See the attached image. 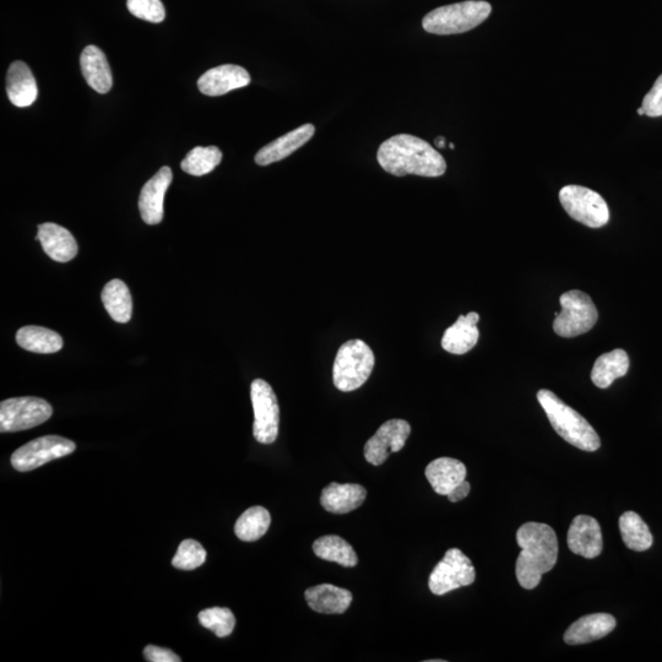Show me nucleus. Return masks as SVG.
<instances>
[{
    "label": "nucleus",
    "instance_id": "f8f14e48",
    "mask_svg": "<svg viewBox=\"0 0 662 662\" xmlns=\"http://www.w3.org/2000/svg\"><path fill=\"white\" fill-rule=\"evenodd\" d=\"M410 433L411 426L405 420H390L383 423L366 443V460L374 466L384 464L390 454L398 453L404 448Z\"/></svg>",
    "mask_w": 662,
    "mask_h": 662
},
{
    "label": "nucleus",
    "instance_id": "9b49d317",
    "mask_svg": "<svg viewBox=\"0 0 662 662\" xmlns=\"http://www.w3.org/2000/svg\"><path fill=\"white\" fill-rule=\"evenodd\" d=\"M77 449L70 439L59 436H45L31 441L15 450L12 465L16 471L26 472L40 468L50 461L67 457Z\"/></svg>",
    "mask_w": 662,
    "mask_h": 662
},
{
    "label": "nucleus",
    "instance_id": "0eeeda50",
    "mask_svg": "<svg viewBox=\"0 0 662 662\" xmlns=\"http://www.w3.org/2000/svg\"><path fill=\"white\" fill-rule=\"evenodd\" d=\"M560 200L563 209L572 219L591 229H600L610 220V210L605 199L589 188L564 187L560 192Z\"/></svg>",
    "mask_w": 662,
    "mask_h": 662
},
{
    "label": "nucleus",
    "instance_id": "bb28decb",
    "mask_svg": "<svg viewBox=\"0 0 662 662\" xmlns=\"http://www.w3.org/2000/svg\"><path fill=\"white\" fill-rule=\"evenodd\" d=\"M101 297L103 306L115 322L123 324L129 322L133 314V300L128 286L122 280L107 282Z\"/></svg>",
    "mask_w": 662,
    "mask_h": 662
},
{
    "label": "nucleus",
    "instance_id": "e433bc0d",
    "mask_svg": "<svg viewBox=\"0 0 662 662\" xmlns=\"http://www.w3.org/2000/svg\"><path fill=\"white\" fill-rule=\"evenodd\" d=\"M471 491V486L468 481L461 482L460 485L454 488L452 492L447 496L450 502L457 503L463 501L464 498L469 496Z\"/></svg>",
    "mask_w": 662,
    "mask_h": 662
},
{
    "label": "nucleus",
    "instance_id": "9d476101",
    "mask_svg": "<svg viewBox=\"0 0 662 662\" xmlns=\"http://www.w3.org/2000/svg\"><path fill=\"white\" fill-rule=\"evenodd\" d=\"M476 572L470 558L458 548H450L443 560L434 567L428 586L434 595H446L455 589L475 582Z\"/></svg>",
    "mask_w": 662,
    "mask_h": 662
},
{
    "label": "nucleus",
    "instance_id": "ea45409f",
    "mask_svg": "<svg viewBox=\"0 0 662 662\" xmlns=\"http://www.w3.org/2000/svg\"><path fill=\"white\" fill-rule=\"evenodd\" d=\"M449 148L454 149L455 148L454 144H449Z\"/></svg>",
    "mask_w": 662,
    "mask_h": 662
},
{
    "label": "nucleus",
    "instance_id": "f3484780",
    "mask_svg": "<svg viewBox=\"0 0 662 662\" xmlns=\"http://www.w3.org/2000/svg\"><path fill=\"white\" fill-rule=\"evenodd\" d=\"M314 132H316V128L312 124H305V126L285 134L284 137L271 141L270 144L264 146L255 155V164L268 166L274 164V162L286 159V157H289L296 150L307 144L313 138Z\"/></svg>",
    "mask_w": 662,
    "mask_h": 662
},
{
    "label": "nucleus",
    "instance_id": "2eb2a0df",
    "mask_svg": "<svg viewBox=\"0 0 662 662\" xmlns=\"http://www.w3.org/2000/svg\"><path fill=\"white\" fill-rule=\"evenodd\" d=\"M251 84V75L240 65L225 64L208 70L198 80V88L206 96H222Z\"/></svg>",
    "mask_w": 662,
    "mask_h": 662
},
{
    "label": "nucleus",
    "instance_id": "2f4dec72",
    "mask_svg": "<svg viewBox=\"0 0 662 662\" xmlns=\"http://www.w3.org/2000/svg\"><path fill=\"white\" fill-rule=\"evenodd\" d=\"M198 617L200 624L209 631H213L219 638L231 636L236 626L235 615L226 607L206 609L200 612Z\"/></svg>",
    "mask_w": 662,
    "mask_h": 662
},
{
    "label": "nucleus",
    "instance_id": "c9c22d12",
    "mask_svg": "<svg viewBox=\"0 0 662 662\" xmlns=\"http://www.w3.org/2000/svg\"><path fill=\"white\" fill-rule=\"evenodd\" d=\"M145 659L150 662H181V658L172 650L167 648L155 647V645H148L144 649Z\"/></svg>",
    "mask_w": 662,
    "mask_h": 662
},
{
    "label": "nucleus",
    "instance_id": "393cba45",
    "mask_svg": "<svg viewBox=\"0 0 662 662\" xmlns=\"http://www.w3.org/2000/svg\"><path fill=\"white\" fill-rule=\"evenodd\" d=\"M629 370V357L622 349L607 352L596 360L591 371V381L600 389H607L618 378L626 376Z\"/></svg>",
    "mask_w": 662,
    "mask_h": 662
},
{
    "label": "nucleus",
    "instance_id": "dca6fc26",
    "mask_svg": "<svg viewBox=\"0 0 662 662\" xmlns=\"http://www.w3.org/2000/svg\"><path fill=\"white\" fill-rule=\"evenodd\" d=\"M36 240L54 262L67 263L78 255V243L72 233L52 222L39 226Z\"/></svg>",
    "mask_w": 662,
    "mask_h": 662
},
{
    "label": "nucleus",
    "instance_id": "f704fd0d",
    "mask_svg": "<svg viewBox=\"0 0 662 662\" xmlns=\"http://www.w3.org/2000/svg\"><path fill=\"white\" fill-rule=\"evenodd\" d=\"M642 108L645 115L649 117L662 116V74L661 77L655 81L653 89L645 95Z\"/></svg>",
    "mask_w": 662,
    "mask_h": 662
},
{
    "label": "nucleus",
    "instance_id": "20e7f679",
    "mask_svg": "<svg viewBox=\"0 0 662 662\" xmlns=\"http://www.w3.org/2000/svg\"><path fill=\"white\" fill-rule=\"evenodd\" d=\"M491 13L490 3L484 0H468L434 9L423 18L422 26L433 35L464 34L484 23Z\"/></svg>",
    "mask_w": 662,
    "mask_h": 662
},
{
    "label": "nucleus",
    "instance_id": "1a4fd4ad",
    "mask_svg": "<svg viewBox=\"0 0 662 662\" xmlns=\"http://www.w3.org/2000/svg\"><path fill=\"white\" fill-rule=\"evenodd\" d=\"M254 411V438L259 443L271 444L279 436L280 408L271 385L263 379H255L251 385Z\"/></svg>",
    "mask_w": 662,
    "mask_h": 662
},
{
    "label": "nucleus",
    "instance_id": "7ed1b4c3",
    "mask_svg": "<svg viewBox=\"0 0 662 662\" xmlns=\"http://www.w3.org/2000/svg\"><path fill=\"white\" fill-rule=\"evenodd\" d=\"M542 409L545 410L548 420L564 441L584 452H596L601 447L600 437L578 411L564 404L555 393L542 389L537 393Z\"/></svg>",
    "mask_w": 662,
    "mask_h": 662
},
{
    "label": "nucleus",
    "instance_id": "ddd939ff",
    "mask_svg": "<svg viewBox=\"0 0 662 662\" xmlns=\"http://www.w3.org/2000/svg\"><path fill=\"white\" fill-rule=\"evenodd\" d=\"M172 179L171 168L165 166L141 189L139 210L145 224L159 225L164 220L165 194L171 186Z\"/></svg>",
    "mask_w": 662,
    "mask_h": 662
},
{
    "label": "nucleus",
    "instance_id": "f03ea898",
    "mask_svg": "<svg viewBox=\"0 0 662 662\" xmlns=\"http://www.w3.org/2000/svg\"><path fill=\"white\" fill-rule=\"evenodd\" d=\"M517 542L522 552L515 566V574L524 589L533 590L541 583L542 575L556 566L557 535L547 524L526 523L518 530Z\"/></svg>",
    "mask_w": 662,
    "mask_h": 662
},
{
    "label": "nucleus",
    "instance_id": "423d86ee",
    "mask_svg": "<svg viewBox=\"0 0 662 662\" xmlns=\"http://www.w3.org/2000/svg\"><path fill=\"white\" fill-rule=\"evenodd\" d=\"M562 311L556 313L553 330L562 338H575V336L588 333L595 327L599 319L598 309L593 300L585 292L572 290L560 298Z\"/></svg>",
    "mask_w": 662,
    "mask_h": 662
},
{
    "label": "nucleus",
    "instance_id": "72a5a7b5",
    "mask_svg": "<svg viewBox=\"0 0 662 662\" xmlns=\"http://www.w3.org/2000/svg\"><path fill=\"white\" fill-rule=\"evenodd\" d=\"M127 7L135 18L160 24L166 18V10L161 0H128Z\"/></svg>",
    "mask_w": 662,
    "mask_h": 662
},
{
    "label": "nucleus",
    "instance_id": "4468645a",
    "mask_svg": "<svg viewBox=\"0 0 662 662\" xmlns=\"http://www.w3.org/2000/svg\"><path fill=\"white\" fill-rule=\"evenodd\" d=\"M567 542L575 555L593 560L600 556L604 542L598 520L589 515H578L569 526Z\"/></svg>",
    "mask_w": 662,
    "mask_h": 662
},
{
    "label": "nucleus",
    "instance_id": "f257e3e1",
    "mask_svg": "<svg viewBox=\"0 0 662 662\" xmlns=\"http://www.w3.org/2000/svg\"><path fill=\"white\" fill-rule=\"evenodd\" d=\"M377 159L384 171L396 177L416 175L441 177L447 171V162L425 140L409 134H399L384 141L378 149Z\"/></svg>",
    "mask_w": 662,
    "mask_h": 662
},
{
    "label": "nucleus",
    "instance_id": "aec40b11",
    "mask_svg": "<svg viewBox=\"0 0 662 662\" xmlns=\"http://www.w3.org/2000/svg\"><path fill=\"white\" fill-rule=\"evenodd\" d=\"M367 496L366 488L356 484H330L325 487L320 504L329 513L346 514L361 507Z\"/></svg>",
    "mask_w": 662,
    "mask_h": 662
},
{
    "label": "nucleus",
    "instance_id": "c756f323",
    "mask_svg": "<svg viewBox=\"0 0 662 662\" xmlns=\"http://www.w3.org/2000/svg\"><path fill=\"white\" fill-rule=\"evenodd\" d=\"M271 524L270 513L263 507H252L246 510L235 525L238 539L253 542L267 534Z\"/></svg>",
    "mask_w": 662,
    "mask_h": 662
},
{
    "label": "nucleus",
    "instance_id": "4c0bfd02",
    "mask_svg": "<svg viewBox=\"0 0 662 662\" xmlns=\"http://www.w3.org/2000/svg\"><path fill=\"white\" fill-rule=\"evenodd\" d=\"M434 143H436L438 149H444L447 146V141L443 137H438Z\"/></svg>",
    "mask_w": 662,
    "mask_h": 662
},
{
    "label": "nucleus",
    "instance_id": "a878e982",
    "mask_svg": "<svg viewBox=\"0 0 662 662\" xmlns=\"http://www.w3.org/2000/svg\"><path fill=\"white\" fill-rule=\"evenodd\" d=\"M16 343L24 350L35 354H56L62 350L64 341L56 331L29 325L16 333Z\"/></svg>",
    "mask_w": 662,
    "mask_h": 662
},
{
    "label": "nucleus",
    "instance_id": "6ab92c4d",
    "mask_svg": "<svg viewBox=\"0 0 662 662\" xmlns=\"http://www.w3.org/2000/svg\"><path fill=\"white\" fill-rule=\"evenodd\" d=\"M479 320L480 316L476 312H471L468 316H460L444 333L443 349L453 355H464L474 349L480 338V331L477 328Z\"/></svg>",
    "mask_w": 662,
    "mask_h": 662
},
{
    "label": "nucleus",
    "instance_id": "5701e85b",
    "mask_svg": "<svg viewBox=\"0 0 662 662\" xmlns=\"http://www.w3.org/2000/svg\"><path fill=\"white\" fill-rule=\"evenodd\" d=\"M7 94L14 106L24 108L35 103L39 96L34 74L24 62L10 65L7 77Z\"/></svg>",
    "mask_w": 662,
    "mask_h": 662
},
{
    "label": "nucleus",
    "instance_id": "c85d7f7f",
    "mask_svg": "<svg viewBox=\"0 0 662 662\" xmlns=\"http://www.w3.org/2000/svg\"><path fill=\"white\" fill-rule=\"evenodd\" d=\"M620 531L624 545L629 550L643 552L653 546V535L637 513L626 512L621 515Z\"/></svg>",
    "mask_w": 662,
    "mask_h": 662
},
{
    "label": "nucleus",
    "instance_id": "7c9ffc66",
    "mask_svg": "<svg viewBox=\"0 0 662 662\" xmlns=\"http://www.w3.org/2000/svg\"><path fill=\"white\" fill-rule=\"evenodd\" d=\"M221 161L222 153L216 146H208V148L197 146L184 157L181 167L188 175L200 177L213 172Z\"/></svg>",
    "mask_w": 662,
    "mask_h": 662
},
{
    "label": "nucleus",
    "instance_id": "b1692460",
    "mask_svg": "<svg viewBox=\"0 0 662 662\" xmlns=\"http://www.w3.org/2000/svg\"><path fill=\"white\" fill-rule=\"evenodd\" d=\"M81 72L90 88L107 94L113 85L112 72L105 53L99 47L88 46L80 57Z\"/></svg>",
    "mask_w": 662,
    "mask_h": 662
},
{
    "label": "nucleus",
    "instance_id": "4be33fe9",
    "mask_svg": "<svg viewBox=\"0 0 662 662\" xmlns=\"http://www.w3.org/2000/svg\"><path fill=\"white\" fill-rule=\"evenodd\" d=\"M466 466L461 461L452 458H439L433 460L426 468V477L434 492L441 496H448L455 487L465 481Z\"/></svg>",
    "mask_w": 662,
    "mask_h": 662
},
{
    "label": "nucleus",
    "instance_id": "39448f33",
    "mask_svg": "<svg viewBox=\"0 0 662 662\" xmlns=\"http://www.w3.org/2000/svg\"><path fill=\"white\" fill-rule=\"evenodd\" d=\"M374 354L362 340H349L340 347L333 367V381L340 392H354L370 378Z\"/></svg>",
    "mask_w": 662,
    "mask_h": 662
},
{
    "label": "nucleus",
    "instance_id": "473e14b6",
    "mask_svg": "<svg viewBox=\"0 0 662 662\" xmlns=\"http://www.w3.org/2000/svg\"><path fill=\"white\" fill-rule=\"evenodd\" d=\"M206 561L204 547L195 540H184L179 545L176 556L173 557L172 566L182 571H193L202 567Z\"/></svg>",
    "mask_w": 662,
    "mask_h": 662
},
{
    "label": "nucleus",
    "instance_id": "cd10ccee",
    "mask_svg": "<svg viewBox=\"0 0 662 662\" xmlns=\"http://www.w3.org/2000/svg\"><path fill=\"white\" fill-rule=\"evenodd\" d=\"M313 551L320 560L336 562L346 568L355 567L358 563L354 548L340 536L319 537L313 544Z\"/></svg>",
    "mask_w": 662,
    "mask_h": 662
},
{
    "label": "nucleus",
    "instance_id": "a211bd4d",
    "mask_svg": "<svg viewBox=\"0 0 662 662\" xmlns=\"http://www.w3.org/2000/svg\"><path fill=\"white\" fill-rule=\"evenodd\" d=\"M616 618L609 613H594L574 622L564 633V642L568 645H580L595 642L610 634L616 628Z\"/></svg>",
    "mask_w": 662,
    "mask_h": 662
},
{
    "label": "nucleus",
    "instance_id": "6e6552de",
    "mask_svg": "<svg viewBox=\"0 0 662 662\" xmlns=\"http://www.w3.org/2000/svg\"><path fill=\"white\" fill-rule=\"evenodd\" d=\"M52 414V406L34 396L4 400L0 404V432L31 430L50 420Z\"/></svg>",
    "mask_w": 662,
    "mask_h": 662
},
{
    "label": "nucleus",
    "instance_id": "58836bf2",
    "mask_svg": "<svg viewBox=\"0 0 662 662\" xmlns=\"http://www.w3.org/2000/svg\"><path fill=\"white\" fill-rule=\"evenodd\" d=\"M638 115H639V116H644V115H645L644 110H643L642 107L639 108V110H638Z\"/></svg>",
    "mask_w": 662,
    "mask_h": 662
},
{
    "label": "nucleus",
    "instance_id": "412c9836",
    "mask_svg": "<svg viewBox=\"0 0 662 662\" xmlns=\"http://www.w3.org/2000/svg\"><path fill=\"white\" fill-rule=\"evenodd\" d=\"M305 598L313 611L324 615H341L349 609L352 602L349 590L331 584H320L307 589Z\"/></svg>",
    "mask_w": 662,
    "mask_h": 662
}]
</instances>
